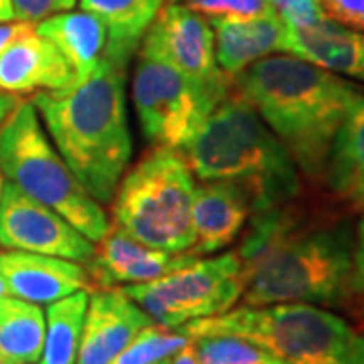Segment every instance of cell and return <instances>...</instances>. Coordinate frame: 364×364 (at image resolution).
<instances>
[{
	"label": "cell",
	"mask_w": 364,
	"mask_h": 364,
	"mask_svg": "<svg viewBox=\"0 0 364 364\" xmlns=\"http://www.w3.org/2000/svg\"><path fill=\"white\" fill-rule=\"evenodd\" d=\"M352 213L312 203L304 195L286 205L253 213L237 249L245 306L312 304L354 310L352 294Z\"/></svg>",
	"instance_id": "6da1fadb"
},
{
	"label": "cell",
	"mask_w": 364,
	"mask_h": 364,
	"mask_svg": "<svg viewBox=\"0 0 364 364\" xmlns=\"http://www.w3.org/2000/svg\"><path fill=\"white\" fill-rule=\"evenodd\" d=\"M235 83L284 144L299 174L322 184L340 126L364 100L363 85L289 53L255 61L235 75Z\"/></svg>",
	"instance_id": "7a4b0ae2"
},
{
	"label": "cell",
	"mask_w": 364,
	"mask_h": 364,
	"mask_svg": "<svg viewBox=\"0 0 364 364\" xmlns=\"http://www.w3.org/2000/svg\"><path fill=\"white\" fill-rule=\"evenodd\" d=\"M126 69L104 57L73 87L41 91L31 100L57 152L100 205L112 203L132 162Z\"/></svg>",
	"instance_id": "3957f363"
},
{
	"label": "cell",
	"mask_w": 364,
	"mask_h": 364,
	"mask_svg": "<svg viewBox=\"0 0 364 364\" xmlns=\"http://www.w3.org/2000/svg\"><path fill=\"white\" fill-rule=\"evenodd\" d=\"M178 152L198 181L239 184L249 195L253 213L286 205L304 195V176L296 162L237 87L235 77Z\"/></svg>",
	"instance_id": "277c9868"
},
{
	"label": "cell",
	"mask_w": 364,
	"mask_h": 364,
	"mask_svg": "<svg viewBox=\"0 0 364 364\" xmlns=\"http://www.w3.org/2000/svg\"><path fill=\"white\" fill-rule=\"evenodd\" d=\"M251 340L286 364H364V332L328 308L312 304L241 306L181 328Z\"/></svg>",
	"instance_id": "5b68a950"
},
{
	"label": "cell",
	"mask_w": 364,
	"mask_h": 364,
	"mask_svg": "<svg viewBox=\"0 0 364 364\" xmlns=\"http://www.w3.org/2000/svg\"><path fill=\"white\" fill-rule=\"evenodd\" d=\"M0 170L6 181L59 213L91 243L109 231L105 210L53 148L33 102H18L0 124Z\"/></svg>",
	"instance_id": "8992f818"
},
{
	"label": "cell",
	"mask_w": 364,
	"mask_h": 364,
	"mask_svg": "<svg viewBox=\"0 0 364 364\" xmlns=\"http://www.w3.org/2000/svg\"><path fill=\"white\" fill-rule=\"evenodd\" d=\"M195 188V176L178 150L152 148L117 184L112 198L114 225L144 245L191 253Z\"/></svg>",
	"instance_id": "52a82bcc"
},
{
	"label": "cell",
	"mask_w": 364,
	"mask_h": 364,
	"mask_svg": "<svg viewBox=\"0 0 364 364\" xmlns=\"http://www.w3.org/2000/svg\"><path fill=\"white\" fill-rule=\"evenodd\" d=\"M231 83L233 77L223 85H200L142 41L132 79V102L146 142L181 150Z\"/></svg>",
	"instance_id": "ba28073f"
},
{
	"label": "cell",
	"mask_w": 364,
	"mask_h": 364,
	"mask_svg": "<svg viewBox=\"0 0 364 364\" xmlns=\"http://www.w3.org/2000/svg\"><path fill=\"white\" fill-rule=\"evenodd\" d=\"M154 324L178 330L195 320L233 310L243 296L241 259L233 253L198 257L154 282L122 287Z\"/></svg>",
	"instance_id": "9c48e42d"
},
{
	"label": "cell",
	"mask_w": 364,
	"mask_h": 364,
	"mask_svg": "<svg viewBox=\"0 0 364 364\" xmlns=\"http://www.w3.org/2000/svg\"><path fill=\"white\" fill-rule=\"evenodd\" d=\"M0 247L85 263L95 243L59 213L6 181L0 195Z\"/></svg>",
	"instance_id": "30bf717a"
},
{
	"label": "cell",
	"mask_w": 364,
	"mask_h": 364,
	"mask_svg": "<svg viewBox=\"0 0 364 364\" xmlns=\"http://www.w3.org/2000/svg\"><path fill=\"white\" fill-rule=\"evenodd\" d=\"M144 43L200 85H223L233 77L217 65L215 31L207 18L176 0L160 9Z\"/></svg>",
	"instance_id": "8fae6325"
},
{
	"label": "cell",
	"mask_w": 364,
	"mask_h": 364,
	"mask_svg": "<svg viewBox=\"0 0 364 364\" xmlns=\"http://www.w3.org/2000/svg\"><path fill=\"white\" fill-rule=\"evenodd\" d=\"M193 253H168L136 241L134 237L112 225L102 241L95 243L93 255L83 263L91 291L107 287H124L154 282L166 273L193 263Z\"/></svg>",
	"instance_id": "7c38bea8"
},
{
	"label": "cell",
	"mask_w": 364,
	"mask_h": 364,
	"mask_svg": "<svg viewBox=\"0 0 364 364\" xmlns=\"http://www.w3.org/2000/svg\"><path fill=\"white\" fill-rule=\"evenodd\" d=\"M150 324V316L122 287L93 289L75 364H112L138 332Z\"/></svg>",
	"instance_id": "4fadbf2b"
},
{
	"label": "cell",
	"mask_w": 364,
	"mask_h": 364,
	"mask_svg": "<svg viewBox=\"0 0 364 364\" xmlns=\"http://www.w3.org/2000/svg\"><path fill=\"white\" fill-rule=\"evenodd\" d=\"M73 85L75 75L65 57L35 26L0 51V91L9 95L69 90Z\"/></svg>",
	"instance_id": "5bb4252c"
},
{
	"label": "cell",
	"mask_w": 364,
	"mask_h": 364,
	"mask_svg": "<svg viewBox=\"0 0 364 364\" xmlns=\"http://www.w3.org/2000/svg\"><path fill=\"white\" fill-rule=\"evenodd\" d=\"M0 279L11 296L31 304H53L81 289L91 291L83 263L25 251L0 253Z\"/></svg>",
	"instance_id": "9a60e30c"
},
{
	"label": "cell",
	"mask_w": 364,
	"mask_h": 364,
	"mask_svg": "<svg viewBox=\"0 0 364 364\" xmlns=\"http://www.w3.org/2000/svg\"><path fill=\"white\" fill-rule=\"evenodd\" d=\"M253 215L249 195L235 182L203 181L193 198L195 257L213 255L239 239Z\"/></svg>",
	"instance_id": "2e32d148"
},
{
	"label": "cell",
	"mask_w": 364,
	"mask_h": 364,
	"mask_svg": "<svg viewBox=\"0 0 364 364\" xmlns=\"http://www.w3.org/2000/svg\"><path fill=\"white\" fill-rule=\"evenodd\" d=\"M284 53L296 55L340 77L364 83V31L330 21L306 28H287Z\"/></svg>",
	"instance_id": "e0dca14e"
},
{
	"label": "cell",
	"mask_w": 364,
	"mask_h": 364,
	"mask_svg": "<svg viewBox=\"0 0 364 364\" xmlns=\"http://www.w3.org/2000/svg\"><path fill=\"white\" fill-rule=\"evenodd\" d=\"M215 57L227 75H237L255 61L286 51L287 26L277 14L251 21H213Z\"/></svg>",
	"instance_id": "ac0fdd59"
},
{
	"label": "cell",
	"mask_w": 364,
	"mask_h": 364,
	"mask_svg": "<svg viewBox=\"0 0 364 364\" xmlns=\"http://www.w3.org/2000/svg\"><path fill=\"white\" fill-rule=\"evenodd\" d=\"M320 186L350 213H364V100L340 126Z\"/></svg>",
	"instance_id": "d6986e66"
},
{
	"label": "cell",
	"mask_w": 364,
	"mask_h": 364,
	"mask_svg": "<svg viewBox=\"0 0 364 364\" xmlns=\"http://www.w3.org/2000/svg\"><path fill=\"white\" fill-rule=\"evenodd\" d=\"M164 2L166 0H79V6L104 25L107 35L104 57L128 67Z\"/></svg>",
	"instance_id": "ffe728a7"
},
{
	"label": "cell",
	"mask_w": 364,
	"mask_h": 364,
	"mask_svg": "<svg viewBox=\"0 0 364 364\" xmlns=\"http://www.w3.org/2000/svg\"><path fill=\"white\" fill-rule=\"evenodd\" d=\"M35 31L41 37L51 41L65 57L75 75V83L90 77L104 59L107 45L105 28L93 14L85 11H67L47 16L35 25Z\"/></svg>",
	"instance_id": "44dd1931"
},
{
	"label": "cell",
	"mask_w": 364,
	"mask_h": 364,
	"mask_svg": "<svg viewBox=\"0 0 364 364\" xmlns=\"http://www.w3.org/2000/svg\"><path fill=\"white\" fill-rule=\"evenodd\" d=\"M45 340V312L11 294L0 296V354L13 364H37Z\"/></svg>",
	"instance_id": "7402d4cb"
},
{
	"label": "cell",
	"mask_w": 364,
	"mask_h": 364,
	"mask_svg": "<svg viewBox=\"0 0 364 364\" xmlns=\"http://www.w3.org/2000/svg\"><path fill=\"white\" fill-rule=\"evenodd\" d=\"M90 291L81 289L49 304L45 312V340L37 364H75L83 334Z\"/></svg>",
	"instance_id": "603a6c76"
},
{
	"label": "cell",
	"mask_w": 364,
	"mask_h": 364,
	"mask_svg": "<svg viewBox=\"0 0 364 364\" xmlns=\"http://www.w3.org/2000/svg\"><path fill=\"white\" fill-rule=\"evenodd\" d=\"M200 364H286L251 340L235 334H200L191 338Z\"/></svg>",
	"instance_id": "cb8c5ba5"
},
{
	"label": "cell",
	"mask_w": 364,
	"mask_h": 364,
	"mask_svg": "<svg viewBox=\"0 0 364 364\" xmlns=\"http://www.w3.org/2000/svg\"><path fill=\"white\" fill-rule=\"evenodd\" d=\"M191 338L178 330L164 328L160 324L146 326L138 332V336L132 340L124 350L117 354L112 364H156L172 358L176 352H181Z\"/></svg>",
	"instance_id": "d4e9b609"
},
{
	"label": "cell",
	"mask_w": 364,
	"mask_h": 364,
	"mask_svg": "<svg viewBox=\"0 0 364 364\" xmlns=\"http://www.w3.org/2000/svg\"><path fill=\"white\" fill-rule=\"evenodd\" d=\"M196 14L213 21H251L275 14L267 0H176Z\"/></svg>",
	"instance_id": "484cf974"
},
{
	"label": "cell",
	"mask_w": 364,
	"mask_h": 364,
	"mask_svg": "<svg viewBox=\"0 0 364 364\" xmlns=\"http://www.w3.org/2000/svg\"><path fill=\"white\" fill-rule=\"evenodd\" d=\"M13 6L14 18L37 25L53 14L71 11L77 0H9Z\"/></svg>",
	"instance_id": "4316f807"
},
{
	"label": "cell",
	"mask_w": 364,
	"mask_h": 364,
	"mask_svg": "<svg viewBox=\"0 0 364 364\" xmlns=\"http://www.w3.org/2000/svg\"><path fill=\"white\" fill-rule=\"evenodd\" d=\"M326 21L364 31V0H320Z\"/></svg>",
	"instance_id": "83f0119b"
},
{
	"label": "cell",
	"mask_w": 364,
	"mask_h": 364,
	"mask_svg": "<svg viewBox=\"0 0 364 364\" xmlns=\"http://www.w3.org/2000/svg\"><path fill=\"white\" fill-rule=\"evenodd\" d=\"M352 294L364 306V213L354 229V251H352Z\"/></svg>",
	"instance_id": "f1b7e54d"
},
{
	"label": "cell",
	"mask_w": 364,
	"mask_h": 364,
	"mask_svg": "<svg viewBox=\"0 0 364 364\" xmlns=\"http://www.w3.org/2000/svg\"><path fill=\"white\" fill-rule=\"evenodd\" d=\"M33 26L35 25L25 23V21H6V23H0V51L4 47H9L16 37H21L23 33H26Z\"/></svg>",
	"instance_id": "f546056e"
},
{
	"label": "cell",
	"mask_w": 364,
	"mask_h": 364,
	"mask_svg": "<svg viewBox=\"0 0 364 364\" xmlns=\"http://www.w3.org/2000/svg\"><path fill=\"white\" fill-rule=\"evenodd\" d=\"M170 363L172 364H200L196 360L195 352H193V346H191V342L182 348L181 352H176L172 358H170Z\"/></svg>",
	"instance_id": "4dcf8cb0"
},
{
	"label": "cell",
	"mask_w": 364,
	"mask_h": 364,
	"mask_svg": "<svg viewBox=\"0 0 364 364\" xmlns=\"http://www.w3.org/2000/svg\"><path fill=\"white\" fill-rule=\"evenodd\" d=\"M16 104H18V100L14 95H9V93L0 91V124L9 117V114L13 112Z\"/></svg>",
	"instance_id": "1f68e13d"
},
{
	"label": "cell",
	"mask_w": 364,
	"mask_h": 364,
	"mask_svg": "<svg viewBox=\"0 0 364 364\" xmlns=\"http://www.w3.org/2000/svg\"><path fill=\"white\" fill-rule=\"evenodd\" d=\"M6 21H16L13 13V6L9 0H0V23H6Z\"/></svg>",
	"instance_id": "d6a6232c"
},
{
	"label": "cell",
	"mask_w": 364,
	"mask_h": 364,
	"mask_svg": "<svg viewBox=\"0 0 364 364\" xmlns=\"http://www.w3.org/2000/svg\"><path fill=\"white\" fill-rule=\"evenodd\" d=\"M4 174H2V170H0V195H2V188H4Z\"/></svg>",
	"instance_id": "836d02e7"
},
{
	"label": "cell",
	"mask_w": 364,
	"mask_h": 364,
	"mask_svg": "<svg viewBox=\"0 0 364 364\" xmlns=\"http://www.w3.org/2000/svg\"><path fill=\"white\" fill-rule=\"evenodd\" d=\"M4 294H9V291H6V287H4L2 279H0V296H4Z\"/></svg>",
	"instance_id": "e575fe53"
},
{
	"label": "cell",
	"mask_w": 364,
	"mask_h": 364,
	"mask_svg": "<svg viewBox=\"0 0 364 364\" xmlns=\"http://www.w3.org/2000/svg\"><path fill=\"white\" fill-rule=\"evenodd\" d=\"M0 364H13V363H11V360H6V358H4V356L0 354Z\"/></svg>",
	"instance_id": "d590c367"
},
{
	"label": "cell",
	"mask_w": 364,
	"mask_h": 364,
	"mask_svg": "<svg viewBox=\"0 0 364 364\" xmlns=\"http://www.w3.org/2000/svg\"><path fill=\"white\" fill-rule=\"evenodd\" d=\"M358 316L363 318V326H364V306H363V308H360V310H358ZM363 332H364V330H363Z\"/></svg>",
	"instance_id": "8d00e7d4"
},
{
	"label": "cell",
	"mask_w": 364,
	"mask_h": 364,
	"mask_svg": "<svg viewBox=\"0 0 364 364\" xmlns=\"http://www.w3.org/2000/svg\"><path fill=\"white\" fill-rule=\"evenodd\" d=\"M156 364H172V363H170V358H168V360H162V363H156Z\"/></svg>",
	"instance_id": "74e56055"
}]
</instances>
